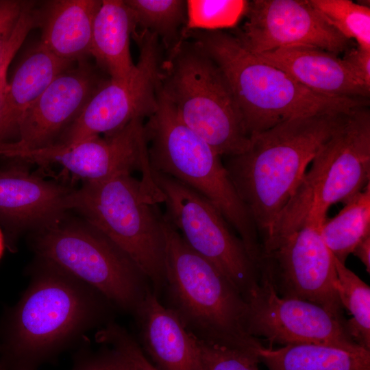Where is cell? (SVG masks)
Returning <instances> with one entry per match:
<instances>
[{
  "label": "cell",
  "mask_w": 370,
  "mask_h": 370,
  "mask_svg": "<svg viewBox=\"0 0 370 370\" xmlns=\"http://www.w3.org/2000/svg\"><path fill=\"white\" fill-rule=\"evenodd\" d=\"M147 119L144 130L150 169L180 182L214 206L259 267L263 251L258 229L221 156L184 123L162 90L156 110Z\"/></svg>",
  "instance_id": "5"
},
{
  "label": "cell",
  "mask_w": 370,
  "mask_h": 370,
  "mask_svg": "<svg viewBox=\"0 0 370 370\" xmlns=\"http://www.w3.org/2000/svg\"><path fill=\"white\" fill-rule=\"evenodd\" d=\"M258 356L268 370H370V351L318 344L279 348L262 345Z\"/></svg>",
  "instance_id": "23"
},
{
  "label": "cell",
  "mask_w": 370,
  "mask_h": 370,
  "mask_svg": "<svg viewBox=\"0 0 370 370\" xmlns=\"http://www.w3.org/2000/svg\"><path fill=\"white\" fill-rule=\"evenodd\" d=\"M137 340L158 370H199L195 336L152 290L132 313Z\"/></svg>",
  "instance_id": "18"
},
{
  "label": "cell",
  "mask_w": 370,
  "mask_h": 370,
  "mask_svg": "<svg viewBox=\"0 0 370 370\" xmlns=\"http://www.w3.org/2000/svg\"><path fill=\"white\" fill-rule=\"evenodd\" d=\"M132 37L139 49L132 75L125 81L109 78L56 144L70 145L100 134H112L156 110L162 89L161 44L147 31H136Z\"/></svg>",
  "instance_id": "11"
},
{
  "label": "cell",
  "mask_w": 370,
  "mask_h": 370,
  "mask_svg": "<svg viewBox=\"0 0 370 370\" xmlns=\"http://www.w3.org/2000/svg\"><path fill=\"white\" fill-rule=\"evenodd\" d=\"M8 157L40 165L58 164L82 183L104 181L137 170L141 171L143 180L152 182L142 119L103 137L97 135L70 145L18 151Z\"/></svg>",
  "instance_id": "14"
},
{
  "label": "cell",
  "mask_w": 370,
  "mask_h": 370,
  "mask_svg": "<svg viewBox=\"0 0 370 370\" xmlns=\"http://www.w3.org/2000/svg\"><path fill=\"white\" fill-rule=\"evenodd\" d=\"M131 10L136 30L154 34L167 52L183 38L187 22L184 0H125Z\"/></svg>",
  "instance_id": "25"
},
{
  "label": "cell",
  "mask_w": 370,
  "mask_h": 370,
  "mask_svg": "<svg viewBox=\"0 0 370 370\" xmlns=\"http://www.w3.org/2000/svg\"><path fill=\"white\" fill-rule=\"evenodd\" d=\"M347 114L284 121L251 136L245 152L227 157L224 165L256 224L262 245L316 153Z\"/></svg>",
  "instance_id": "2"
},
{
  "label": "cell",
  "mask_w": 370,
  "mask_h": 370,
  "mask_svg": "<svg viewBox=\"0 0 370 370\" xmlns=\"http://www.w3.org/2000/svg\"><path fill=\"white\" fill-rule=\"evenodd\" d=\"M74 64L58 58L40 42L27 51L8 80L0 112V145L17 136L23 113L58 75Z\"/></svg>",
  "instance_id": "21"
},
{
  "label": "cell",
  "mask_w": 370,
  "mask_h": 370,
  "mask_svg": "<svg viewBox=\"0 0 370 370\" xmlns=\"http://www.w3.org/2000/svg\"><path fill=\"white\" fill-rule=\"evenodd\" d=\"M341 58L351 72L370 87V51L358 47L349 48Z\"/></svg>",
  "instance_id": "33"
},
{
  "label": "cell",
  "mask_w": 370,
  "mask_h": 370,
  "mask_svg": "<svg viewBox=\"0 0 370 370\" xmlns=\"http://www.w3.org/2000/svg\"><path fill=\"white\" fill-rule=\"evenodd\" d=\"M334 264L339 300L352 316L346 321L347 330L359 346L370 351V287L335 258Z\"/></svg>",
  "instance_id": "26"
},
{
  "label": "cell",
  "mask_w": 370,
  "mask_h": 370,
  "mask_svg": "<svg viewBox=\"0 0 370 370\" xmlns=\"http://www.w3.org/2000/svg\"><path fill=\"white\" fill-rule=\"evenodd\" d=\"M165 204L164 218L188 245L212 262L247 301L258 287L260 271L241 238L208 200L185 184L151 170Z\"/></svg>",
  "instance_id": "10"
},
{
  "label": "cell",
  "mask_w": 370,
  "mask_h": 370,
  "mask_svg": "<svg viewBox=\"0 0 370 370\" xmlns=\"http://www.w3.org/2000/svg\"><path fill=\"white\" fill-rule=\"evenodd\" d=\"M243 25L233 33L254 54L306 47L338 56L350 40L329 25L308 0L249 1Z\"/></svg>",
  "instance_id": "15"
},
{
  "label": "cell",
  "mask_w": 370,
  "mask_h": 370,
  "mask_svg": "<svg viewBox=\"0 0 370 370\" xmlns=\"http://www.w3.org/2000/svg\"><path fill=\"white\" fill-rule=\"evenodd\" d=\"M95 341L113 349L125 370H158L145 355L137 340L114 321L97 330Z\"/></svg>",
  "instance_id": "31"
},
{
  "label": "cell",
  "mask_w": 370,
  "mask_h": 370,
  "mask_svg": "<svg viewBox=\"0 0 370 370\" xmlns=\"http://www.w3.org/2000/svg\"><path fill=\"white\" fill-rule=\"evenodd\" d=\"M101 1L36 2L35 23L40 29L41 44L61 60L71 63L86 60L90 56L93 23Z\"/></svg>",
  "instance_id": "20"
},
{
  "label": "cell",
  "mask_w": 370,
  "mask_h": 370,
  "mask_svg": "<svg viewBox=\"0 0 370 370\" xmlns=\"http://www.w3.org/2000/svg\"><path fill=\"white\" fill-rule=\"evenodd\" d=\"M319 227L306 225L264 254L260 274L267 278L278 295L310 301L343 317L334 258Z\"/></svg>",
  "instance_id": "13"
},
{
  "label": "cell",
  "mask_w": 370,
  "mask_h": 370,
  "mask_svg": "<svg viewBox=\"0 0 370 370\" xmlns=\"http://www.w3.org/2000/svg\"><path fill=\"white\" fill-rule=\"evenodd\" d=\"M33 234L32 246L37 258L98 290L118 311L132 314L152 290L138 264L86 221L63 218Z\"/></svg>",
  "instance_id": "9"
},
{
  "label": "cell",
  "mask_w": 370,
  "mask_h": 370,
  "mask_svg": "<svg viewBox=\"0 0 370 370\" xmlns=\"http://www.w3.org/2000/svg\"><path fill=\"white\" fill-rule=\"evenodd\" d=\"M185 32L234 28L245 16L249 1L188 0Z\"/></svg>",
  "instance_id": "29"
},
{
  "label": "cell",
  "mask_w": 370,
  "mask_h": 370,
  "mask_svg": "<svg viewBox=\"0 0 370 370\" xmlns=\"http://www.w3.org/2000/svg\"><path fill=\"white\" fill-rule=\"evenodd\" d=\"M107 80L87 60L61 73L23 113L17 140L1 144L0 155L56 144Z\"/></svg>",
  "instance_id": "16"
},
{
  "label": "cell",
  "mask_w": 370,
  "mask_h": 370,
  "mask_svg": "<svg viewBox=\"0 0 370 370\" xmlns=\"http://www.w3.org/2000/svg\"><path fill=\"white\" fill-rule=\"evenodd\" d=\"M195 338L199 370H260L258 352L214 345L195 336Z\"/></svg>",
  "instance_id": "30"
},
{
  "label": "cell",
  "mask_w": 370,
  "mask_h": 370,
  "mask_svg": "<svg viewBox=\"0 0 370 370\" xmlns=\"http://www.w3.org/2000/svg\"><path fill=\"white\" fill-rule=\"evenodd\" d=\"M184 37L197 45L222 71L250 138L291 119L345 114L369 106L367 99L331 96L308 89L285 71L258 58L233 33L193 30Z\"/></svg>",
  "instance_id": "3"
},
{
  "label": "cell",
  "mask_w": 370,
  "mask_h": 370,
  "mask_svg": "<svg viewBox=\"0 0 370 370\" xmlns=\"http://www.w3.org/2000/svg\"><path fill=\"white\" fill-rule=\"evenodd\" d=\"M310 165L263 243L264 254L306 225L319 227L332 204H345L370 183L369 106L349 112Z\"/></svg>",
  "instance_id": "7"
},
{
  "label": "cell",
  "mask_w": 370,
  "mask_h": 370,
  "mask_svg": "<svg viewBox=\"0 0 370 370\" xmlns=\"http://www.w3.org/2000/svg\"><path fill=\"white\" fill-rule=\"evenodd\" d=\"M261 60L288 73L317 93L369 99L370 87L351 72L341 58L312 47L278 49L255 54Z\"/></svg>",
  "instance_id": "19"
},
{
  "label": "cell",
  "mask_w": 370,
  "mask_h": 370,
  "mask_svg": "<svg viewBox=\"0 0 370 370\" xmlns=\"http://www.w3.org/2000/svg\"><path fill=\"white\" fill-rule=\"evenodd\" d=\"M7 73L8 70L0 73V112L3 102L5 89L8 84Z\"/></svg>",
  "instance_id": "35"
},
{
  "label": "cell",
  "mask_w": 370,
  "mask_h": 370,
  "mask_svg": "<svg viewBox=\"0 0 370 370\" xmlns=\"http://www.w3.org/2000/svg\"><path fill=\"white\" fill-rule=\"evenodd\" d=\"M19 300L0 320V360L7 370H37L118 310L101 292L38 258Z\"/></svg>",
  "instance_id": "1"
},
{
  "label": "cell",
  "mask_w": 370,
  "mask_h": 370,
  "mask_svg": "<svg viewBox=\"0 0 370 370\" xmlns=\"http://www.w3.org/2000/svg\"><path fill=\"white\" fill-rule=\"evenodd\" d=\"M247 304V333L257 339L264 338L269 347L273 344L361 347L350 336L344 317L310 301L278 295L264 275Z\"/></svg>",
  "instance_id": "12"
},
{
  "label": "cell",
  "mask_w": 370,
  "mask_h": 370,
  "mask_svg": "<svg viewBox=\"0 0 370 370\" xmlns=\"http://www.w3.org/2000/svg\"><path fill=\"white\" fill-rule=\"evenodd\" d=\"M36 1L0 0V73L8 69L28 33L36 27Z\"/></svg>",
  "instance_id": "28"
},
{
  "label": "cell",
  "mask_w": 370,
  "mask_h": 370,
  "mask_svg": "<svg viewBox=\"0 0 370 370\" xmlns=\"http://www.w3.org/2000/svg\"><path fill=\"white\" fill-rule=\"evenodd\" d=\"M332 27L357 47L370 51V8L350 0H308Z\"/></svg>",
  "instance_id": "27"
},
{
  "label": "cell",
  "mask_w": 370,
  "mask_h": 370,
  "mask_svg": "<svg viewBox=\"0 0 370 370\" xmlns=\"http://www.w3.org/2000/svg\"><path fill=\"white\" fill-rule=\"evenodd\" d=\"M135 30L132 14L125 1H101L94 19L90 56L112 80H127L135 69L130 47Z\"/></svg>",
  "instance_id": "22"
},
{
  "label": "cell",
  "mask_w": 370,
  "mask_h": 370,
  "mask_svg": "<svg viewBox=\"0 0 370 370\" xmlns=\"http://www.w3.org/2000/svg\"><path fill=\"white\" fill-rule=\"evenodd\" d=\"M162 92L184 123L221 156L245 152L251 139L230 86L215 62L184 38L162 62Z\"/></svg>",
  "instance_id": "8"
},
{
  "label": "cell",
  "mask_w": 370,
  "mask_h": 370,
  "mask_svg": "<svg viewBox=\"0 0 370 370\" xmlns=\"http://www.w3.org/2000/svg\"><path fill=\"white\" fill-rule=\"evenodd\" d=\"M0 370H7L5 366L2 362V361L0 360Z\"/></svg>",
  "instance_id": "37"
},
{
  "label": "cell",
  "mask_w": 370,
  "mask_h": 370,
  "mask_svg": "<svg viewBox=\"0 0 370 370\" xmlns=\"http://www.w3.org/2000/svg\"><path fill=\"white\" fill-rule=\"evenodd\" d=\"M166 306L204 342L258 352L262 345L245 326L247 304L233 284L185 242L164 218Z\"/></svg>",
  "instance_id": "4"
},
{
  "label": "cell",
  "mask_w": 370,
  "mask_h": 370,
  "mask_svg": "<svg viewBox=\"0 0 370 370\" xmlns=\"http://www.w3.org/2000/svg\"><path fill=\"white\" fill-rule=\"evenodd\" d=\"M97 351L82 349L74 356L71 370H125L116 352L104 345Z\"/></svg>",
  "instance_id": "32"
},
{
  "label": "cell",
  "mask_w": 370,
  "mask_h": 370,
  "mask_svg": "<svg viewBox=\"0 0 370 370\" xmlns=\"http://www.w3.org/2000/svg\"><path fill=\"white\" fill-rule=\"evenodd\" d=\"M319 230L333 256L345 264L358 243L370 235V183L346 201L335 217L325 219Z\"/></svg>",
  "instance_id": "24"
},
{
  "label": "cell",
  "mask_w": 370,
  "mask_h": 370,
  "mask_svg": "<svg viewBox=\"0 0 370 370\" xmlns=\"http://www.w3.org/2000/svg\"><path fill=\"white\" fill-rule=\"evenodd\" d=\"M160 202L155 184L130 173L84 182L68 199L69 210L78 212L138 264L158 297L166 282L164 215L157 206Z\"/></svg>",
  "instance_id": "6"
},
{
  "label": "cell",
  "mask_w": 370,
  "mask_h": 370,
  "mask_svg": "<svg viewBox=\"0 0 370 370\" xmlns=\"http://www.w3.org/2000/svg\"><path fill=\"white\" fill-rule=\"evenodd\" d=\"M74 189L47 180L24 164L0 169V221L9 233L11 250L20 233L47 227L65 217Z\"/></svg>",
  "instance_id": "17"
},
{
  "label": "cell",
  "mask_w": 370,
  "mask_h": 370,
  "mask_svg": "<svg viewBox=\"0 0 370 370\" xmlns=\"http://www.w3.org/2000/svg\"><path fill=\"white\" fill-rule=\"evenodd\" d=\"M4 245H5V241L3 239V236L2 234V232L0 230V259L3 253Z\"/></svg>",
  "instance_id": "36"
},
{
  "label": "cell",
  "mask_w": 370,
  "mask_h": 370,
  "mask_svg": "<svg viewBox=\"0 0 370 370\" xmlns=\"http://www.w3.org/2000/svg\"><path fill=\"white\" fill-rule=\"evenodd\" d=\"M352 254L364 264L366 271L370 273V235L360 241L354 249Z\"/></svg>",
  "instance_id": "34"
}]
</instances>
